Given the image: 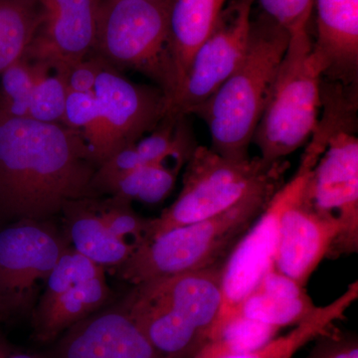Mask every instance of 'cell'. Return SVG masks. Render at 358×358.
<instances>
[{"instance_id":"6da1fadb","label":"cell","mask_w":358,"mask_h":358,"mask_svg":"<svg viewBox=\"0 0 358 358\" xmlns=\"http://www.w3.org/2000/svg\"><path fill=\"white\" fill-rule=\"evenodd\" d=\"M96 166L83 136L63 124L0 117V219L51 221L96 197Z\"/></svg>"},{"instance_id":"7a4b0ae2","label":"cell","mask_w":358,"mask_h":358,"mask_svg":"<svg viewBox=\"0 0 358 358\" xmlns=\"http://www.w3.org/2000/svg\"><path fill=\"white\" fill-rule=\"evenodd\" d=\"M357 86L322 80L324 150L308 173L301 199L320 217L338 226L327 259L358 251Z\"/></svg>"},{"instance_id":"3957f363","label":"cell","mask_w":358,"mask_h":358,"mask_svg":"<svg viewBox=\"0 0 358 358\" xmlns=\"http://www.w3.org/2000/svg\"><path fill=\"white\" fill-rule=\"evenodd\" d=\"M289 33L265 13L251 20L248 49L241 64L192 115L208 128L212 150L231 159H246L262 117Z\"/></svg>"},{"instance_id":"277c9868","label":"cell","mask_w":358,"mask_h":358,"mask_svg":"<svg viewBox=\"0 0 358 358\" xmlns=\"http://www.w3.org/2000/svg\"><path fill=\"white\" fill-rule=\"evenodd\" d=\"M280 188L252 195L228 210L166 231L134 249L117 277L133 285L225 262Z\"/></svg>"},{"instance_id":"5b68a950","label":"cell","mask_w":358,"mask_h":358,"mask_svg":"<svg viewBox=\"0 0 358 358\" xmlns=\"http://www.w3.org/2000/svg\"><path fill=\"white\" fill-rule=\"evenodd\" d=\"M289 166L285 159H227L212 148L197 145L186 162L178 199L159 217L152 218L145 242L222 213L264 190L281 188Z\"/></svg>"},{"instance_id":"8992f818","label":"cell","mask_w":358,"mask_h":358,"mask_svg":"<svg viewBox=\"0 0 358 358\" xmlns=\"http://www.w3.org/2000/svg\"><path fill=\"white\" fill-rule=\"evenodd\" d=\"M324 65L310 29L289 34L253 141L267 162L285 159L306 147L319 122Z\"/></svg>"},{"instance_id":"52a82bcc","label":"cell","mask_w":358,"mask_h":358,"mask_svg":"<svg viewBox=\"0 0 358 358\" xmlns=\"http://www.w3.org/2000/svg\"><path fill=\"white\" fill-rule=\"evenodd\" d=\"M173 0H99L92 53L117 70L131 69L159 85L167 105L173 95L169 20Z\"/></svg>"},{"instance_id":"ba28073f","label":"cell","mask_w":358,"mask_h":358,"mask_svg":"<svg viewBox=\"0 0 358 358\" xmlns=\"http://www.w3.org/2000/svg\"><path fill=\"white\" fill-rule=\"evenodd\" d=\"M319 157L317 150L306 147L296 174L278 190L226 259L221 278L220 312L209 339L227 326L240 303L273 268L282 213L301 196L308 173Z\"/></svg>"},{"instance_id":"9c48e42d","label":"cell","mask_w":358,"mask_h":358,"mask_svg":"<svg viewBox=\"0 0 358 358\" xmlns=\"http://www.w3.org/2000/svg\"><path fill=\"white\" fill-rule=\"evenodd\" d=\"M70 245L51 221L21 220L0 230V315H32L47 278Z\"/></svg>"},{"instance_id":"30bf717a","label":"cell","mask_w":358,"mask_h":358,"mask_svg":"<svg viewBox=\"0 0 358 358\" xmlns=\"http://www.w3.org/2000/svg\"><path fill=\"white\" fill-rule=\"evenodd\" d=\"M96 57L99 71L94 95L98 122L88 148L98 169L115 152L159 126L166 115V98L159 88L133 83Z\"/></svg>"},{"instance_id":"8fae6325","label":"cell","mask_w":358,"mask_h":358,"mask_svg":"<svg viewBox=\"0 0 358 358\" xmlns=\"http://www.w3.org/2000/svg\"><path fill=\"white\" fill-rule=\"evenodd\" d=\"M255 2L231 0L224 6L211 32L195 52L166 115H192L241 64L248 49Z\"/></svg>"},{"instance_id":"7c38bea8","label":"cell","mask_w":358,"mask_h":358,"mask_svg":"<svg viewBox=\"0 0 358 358\" xmlns=\"http://www.w3.org/2000/svg\"><path fill=\"white\" fill-rule=\"evenodd\" d=\"M41 358H162L120 301L71 327Z\"/></svg>"},{"instance_id":"4fadbf2b","label":"cell","mask_w":358,"mask_h":358,"mask_svg":"<svg viewBox=\"0 0 358 358\" xmlns=\"http://www.w3.org/2000/svg\"><path fill=\"white\" fill-rule=\"evenodd\" d=\"M98 7L99 0H46L25 57L67 72L93 52Z\"/></svg>"},{"instance_id":"5bb4252c","label":"cell","mask_w":358,"mask_h":358,"mask_svg":"<svg viewBox=\"0 0 358 358\" xmlns=\"http://www.w3.org/2000/svg\"><path fill=\"white\" fill-rule=\"evenodd\" d=\"M338 232V226L320 217L303 201L301 194L280 220L273 268L307 286Z\"/></svg>"},{"instance_id":"9a60e30c","label":"cell","mask_w":358,"mask_h":358,"mask_svg":"<svg viewBox=\"0 0 358 358\" xmlns=\"http://www.w3.org/2000/svg\"><path fill=\"white\" fill-rule=\"evenodd\" d=\"M224 263L133 285L138 293L166 303L207 341L220 312Z\"/></svg>"},{"instance_id":"2e32d148","label":"cell","mask_w":358,"mask_h":358,"mask_svg":"<svg viewBox=\"0 0 358 358\" xmlns=\"http://www.w3.org/2000/svg\"><path fill=\"white\" fill-rule=\"evenodd\" d=\"M313 45L324 65V79L357 86L358 0H313Z\"/></svg>"},{"instance_id":"e0dca14e","label":"cell","mask_w":358,"mask_h":358,"mask_svg":"<svg viewBox=\"0 0 358 358\" xmlns=\"http://www.w3.org/2000/svg\"><path fill=\"white\" fill-rule=\"evenodd\" d=\"M120 303L162 358H192L207 343L203 334L173 308L134 287Z\"/></svg>"},{"instance_id":"ac0fdd59","label":"cell","mask_w":358,"mask_h":358,"mask_svg":"<svg viewBox=\"0 0 358 358\" xmlns=\"http://www.w3.org/2000/svg\"><path fill=\"white\" fill-rule=\"evenodd\" d=\"M317 308L306 287L272 268L240 303L228 324L246 319L282 329L301 324Z\"/></svg>"},{"instance_id":"d6986e66","label":"cell","mask_w":358,"mask_h":358,"mask_svg":"<svg viewBox=\"0 0 358 358\" xmlns=\"http://www.w3.org/2000/svg\"><path fill=\"white\" fill-rule=\"evenodd\" d=\"M60 215L71 248L105 270L121 267L136 249L110 232L96 213L94 197L69 202Z\"/></svg>"},{"instance_id":"ffe728a7","label":"cell","mask_w":358,"mask_h":358,"mask_svg":"<svg viewBox=\"0 0 358 358\" xmlns=\"http://www.w3.org/2000/svg\"><path fill=\"white\" fill-rule=\"evenodd\" d=\"M225 3L226 0H173L167 48L174 89L169 105L185 81L195 52L211 32Z\"/></svg>"},{"instance_id":"44dd1931","label":"cell","mask_w":358,"mask_h":358,"mask_svg":"<svg viewBox=\"0 0 358 358\" xmlns=\"http://www.w3.org/2000/svg\"><path fill=\"white\" fill-rule=\"evenodd\" d=\"M113 294L106 275L78 285L32 313L33 336L40 343H53L71 327L109 305Z\"/></svg>"},{"instance_id":"7402d4cb","label":"cell","mask_w":358,"mask_h":358,"mask_svg":"<svg viewBox=\"0 0 358 358\" xmlns=\"http://www.w3.org/2000/svg\"><path fill=\"white\" fill-rule=\"evenodd\" d=\"M358 299V282H352L343 294L317 310L307 320L296 324L289 334L275 336L256 350L240 353L229 358H293L301 348L310 341L334 329L338 320L345 319L346 310Z\"/></svg>"},{"instance_id":"603a6c76","label":"cell","mask_w":358,"mask_h":358,"mask_svg":"<svg viewBox=\"0 0 358 358\" xmlns=\"http://www.w3.org/2000/svg\"><path fill=\"white\" fill-rule=\"evenodd\" d=\"M182 164L159 162L131 169L92 186L96 197L117 196L141 203L157 204L173 192Z\"/></svg>"},{"instance_id":"cb8c5ba5","label":"cell","mask_w":358,"mask_h":358,"mask_svg":"<svg viewBox=\"0 0 358 358\" xmlns=\"http://www.w3.org/2000/svg\"><path fill=\"white\" fill-rule=\"evenodd\" d=\"M36 0H0V75L24 57L42 21Z\"/></svg>"},{"instance_id":"d4e9b609","label":"cell","mask_w":358,"mask_h":358,"mask_svg":"<svg viewBox=\"0 0 358 358\" xmlns=\"http://www.w3.org/2000/svg\"><path fill=\"white\" fill-rule=\"evenodd\" d=\"M30 61L34 72V86L27 117L48 124H63L68 96L66 72L54 69L45 61Z\"/></svg>"},{"instance_id":"484cf974","label":"cell","mask_w":358,"mask_h":358,"mask_svg":"<svg viewBox=\"0 0 358 358\" xmlns=\"http://www.w3.org/2000/svg\"><path fill=\"white\" fill-rule=\"evenodd\" d=\"M277 327L246 319L231 322L222 331L209 339L192 358H229L256 350L274 339Z\"/></svg>"},{"instance_id":"4316f807","label":"cell","mask_w":358,"mask_h":358,"mask_svg":"<svg viewBox=\"0 0 358 358\" xmlns=\"http://www.w3.org/2000/svg\"><path fill=\"white\" fill-rule=\"evenodd\" d=\"M103 275H106L105 268L69 247L52 268L33 313L44 310L58 296L78 285Z\"/></svg>"},{"instance_id":"83f0119b","label":"cell","mask_w":358,"mask_h":358,"mask_svg":"<svg viewBox=\"0 0 358 358\" xmlns=\"http://www.w3.org/2000/svg\"><path fill=\"white\" fill-rule=\"evenodd\" d=\"M96 213L110 232L138 248L147 239L152 218L136 213L131 202L121 197H94Z\"/></svg>"},{"instance_id":"f1b7e54d","label":"cell","mask_w":358,"mask_h":358,"mask_svg":"<svg viewBox=\"0 0 358 358\" xmlns=\"http://www.w3.org/2000/svg\"><path fill=\"white\" fill-rule=\"evenodd\" d=\"M33 86L32 63L24 56L0 75V117H27Z\"/></svg>"},{"instance_id":"f546056e","label":"cell","mask_w":358,"mask_h":358,"mask_svg":"<svg viewBox=\"0 0 358 358\" xmlns=\"http://www.w3.org/2000/svg\"><path fill=\"white\" fill-rule=\"evenodd\" d=\"M262 13L292 33L310 29L313 0H256Z\"/></svg>"},{"instance_id":"4dcf8cb0","label":"cell","mask_w":358,"mask_h":358,"mask_svg":"<svg viewBox=\"0 0 358 358\" xmlns=\"http://www.w3.org/2000/svg\"><path fill=\"white\" fill-rule=\"evenodd\" d=\"M98 107L94 93L68 92L63 124L83 136L87 145L95 131Z\"/></svg>"},{"instance_id":"1f68e13d","label":"cell","mask_w":358,"mask_h":358,"mask_svg":"<svg viewBox=\"0 0 358 358\" xmlns=\"http://www.w3.org/2000/svg\"><path fill=\"white\" fill-rule=\"evenodd\" d=\"M315 345L306 358H358L357 336L333 329L315 339Z\"/></svg>"},{"instance_id":"d6a6232c","label":"cell","mask_w":358,"mask_h":358,"mask_svg":"<svg viewBox=\"0 0 358 358\" xmlns=\"http://www.w3.org/2000/svg\"><path fill=\"white\" fill-rule=\"evenodd\" d=\"M99 58L95 54L85 58L66 72V85L68 92L75 93H94L98 77Z\"/></svg>"},{"instance_id":"836d02e7","label":"cell","mask_w":358,"mask_h":358,"mask_svg":"<svg viewBox=\"0 0 358 358\" xmlns=\"http://www.w3.org/2000/svg\"><path fill=\"white\" fill-rule=\"evenodd\" d=\"M0 358H41L39 355L23 352L0 333Z\"/></svg>"},{"instance_id":"e575fe53","label":"cell","mask_w":358,"mask_h":358,"mask_svg":"<svg viewBox=\"0 0 358 358\" xmlns=\"http://www.w3.org/2000/svg\"><path fill=\"white\" fill-rule=\"evenodd\" d=\"M37 2L40 4V6H43L46 0H36Z\"/></svg>"},{"instance_id":"d590c367","label":"cell","mask_w":358,"mask_h":358,"mask_svg":"<svg viewBox=\"0 0 358 358\" xmlns=\"http://www.w3.org/2000/svg\"><path fill=\"white\" fill-rule=\"evenodd\" d=\"M1 320H3V317H2L1 315H0V322H1Z\"/></svg>"}]
</instances>
